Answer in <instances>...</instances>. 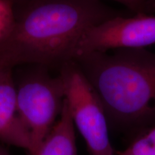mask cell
Segmentation results:
<instances>
[{
  "mask_svg": "<svg viewBox=\"0 0 155 155\" xmlns=\"http://www.w3.org/2000/svg\"><path fill=\"white\" fill-rule=\"evenodd\" d=\"M20 1V0H19ZM12 34L0 46L15 65H59L72 61L83 35L120 15L102 0H24Z\"/></svg>",
  "mask_w": 155,
  "mask_h": 155,
  "instance_id": "6da1fadb",
  "label": "cell"
},
{
  "mask_svg": "<svg viewBox=\"0 0 155 155\" xmlns=\"http://www.w3.org/2000/svg\"><path fill=\"white\" fill-rule=\"evenodd\" d=\"M72 61L94 89L114 129L135 137L155 125V53L118 49Z\"/></svg>",
  "mask_w": 155,
  "mask_h": 155,
  "instance_id": "7a4b0ae2",
  "label": "cell"
},
{
  "mask_svg": "<svg viewBox=\"0 0 155 155\" xmlns=\"http://www.w3.org/2000/svg\"><path fill=\"white\" fill-rule=\"evenodd\" d=\"M59 75L63 82L65 100L73 124L84 139L90 154L115 155L105 110L78 64L74 61L64 63Z\"/></svg>",
  "mask_w": 155,
  "mask_h": 155,
  "instance_id": "3957f363",
  "label": "cell"
},
{
  "mask_svg": "<svg viewBox=\"0 0 155 155\" xmlns=\"http://www.w3.org/2000/svg\"><path fill=\"white\" fill-rule=\"evenodd\" d=\"M16 91L18 115L32 140L30 155H36L61 115L65 98L63 82L60 75L37 71L21 80Z\"/></svg>",
  "mask_w": 155,
  "mask_h": 155,
  "instance_id": "277c9868",
  "label": "cell"
},
{
  "mask_svg": "<svg viewBox=\"0 0 155 155\" xmlns=\"http://www.w3.org/2000/svg\"><path fill=\"white\" fill-rule=\"evenodd\" d=\"M155 44V15H118L89 28L83 35L73 58L92 52L139 49Z\"/></svg>",
  "mask_w": 155,
  "mask_h": 155,
  "instance_id": "5b68a950",
  "label": "cell"
},
{
  "mask_svg": "<svg viewBox=\"0 0 155 155\" xmlns=\"http://www.w3.org/2000/svg\"><path fill=\"white\" fill-rule=\"evenodd\" d=\"M12 68H0V141L23 149L30 155L32 140L17 112L16 84Z\"/></svg>",
  "mask_w": 155,
  "mask_h": 155,
  "instance_id": "8992f818",
  "label": "cell"
},
{
  "mask_svg": "<svg viewBox=\"0 0 155 155\" xmlns=\"http://www.w3.org/2000/svg\"><path fill=\"white\" fill-rule=\"evenodd\" d=\"M36 155H78L75 127L65 98L61 115Z\"/></svg>",
  "mask_w": 155,
  "mask_h": 155,
  "instance_id": "52a82bcc",
  "label": "cell"
},
{
  "mask_svg": "<svg viewBox=\"0 0 155 155\" xmlns=\"http://www.w3.org/2000/svg\"><path fill=\"white\" fill-rule=\"evenodd\" d=\"M115 155H155V125L134 137L127 148L116 151Z\"/></svg>",
  "mask_w": 155,
  "mask_h": 155,
  "instance_id": "ba28073f",
  "label": "cell"
},
{
  "mask_svg": "<svg viewBox=\"0 0 155 155\" xmlns=\"http://www.w3.org/2000/svg\"><path fill=\"white\" fill-rule=\"evenodd\" d=\"M12 0H0V46L8 40L14 30L16 16Z\"/></svg>",
  "mask_w": 155,
  "mask_h": 155,
  "instance_id": "9c48e42d",
  "label": "cell"
},
{
  "mask_svg": "<svg viewBox=\"0 0 155 155\" xmlns=\"http://www.w3.org/2000/svg\"><path fill=\"white\" fill-rule=\"evenodd\" d=\"M124 5L136 15L148 14L155 9V0H113Z\"/></svg>",
  "mask_w": 155,
  "mask_h": 155,
  "instance_id": "30bf717a",
  "label": "cell"
},
{
  "mask_svg": "<svg viewBox=\"0 0 155 155\" xmlns=\"http://www.w3.org/2000/svg\"><path fill=\"white\" fill-rule=\"evenodd\" d=\"M14 66H15V65L11 58L0 48V68L5 67L13 68Z\"/></svg>",
  "mask_w": 155,
  "mask_h": 155,
  "instance_id": "8fae6325",
  "label": "cell"
},
{
  "mask_svg": "<svg viewBox=\"0 0 155 155\" xmlns=\"http://www.w3.org/2000/svg\"><path fill=\"white\" fill-rule=\"evenodd\" d=\"M0 155H10L8 151L0 144Z\"/></svg>",
  "mask_w": 155,
  "mask_h": 155,
  "instance_id": "7c38bea8",
  "label": "cell"
},
{
  "mask_svg": "<svg viewBox=\"0 0 155 155\" xmlns=\"http://www.w3.org/2000/svg\"><path fill=\"white\" fill-rule=\"evenodd\" d=\"M12 1L14 3H15L17 1H19V0H12Z\"/></svg>",
  "mask_w": 155,
  "mask_h": 155,
  "instance_id": "4fadbf2b",
  "label": "cell"
}]
</instances>
